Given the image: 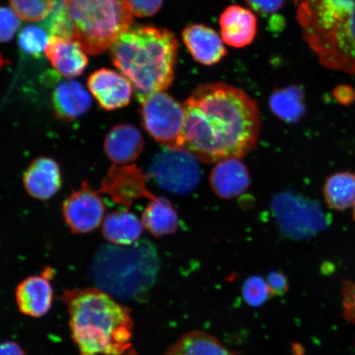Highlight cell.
<instances>
[{
  "mask_svg": "<svg viewBox=\"0 0 355 355\" xmlns=\"http://www.w3.org/2000/svg\"><path fill=\"white\" fill-rule=\"evenodd\" d=\"M180 149L200 162L241 158L254 149L261 128L257 102L241 89L222 83L198 87L184 103Z\"/></svg>",
  "mask_w": 355,
  "mask_h": 355,
  "instance_id": "6da1fadb",
  "label": "cell"
},
{
  "mask_svg": "<svg viewBox=\"0 0 355 355\" xmlns=\"http://www.w3.org/2000/svg\"><path fill=\"white\" fill-rule=\"evenodd\" d=\"M69 325L80 355H121L132 346L130 309L99 288L66 291Z\"/></svg>",
  "mask_w": 355,
  "mask_h": 355,
  "instance_id": "7a4b0ae2",
  "label": "cell"
},
{
  "mask_svg": "<svg viewBox=\"0 0 355 355\" xmlns=\"http://www.w3.org/2000/svg\"><path fill=\"white\" fill-rule=\"evenodd\" d=\"M177 51L178 41L170 31L137 26L118 38L111 47V56L141 102L171 85Z\"/></svg>",
  "mask_w": 355,
  "mask_h": 355,
  "instance_id": "3957f363",
  "label": "cell"
},
{
  "mask_svg": "<svg viewBox=\"0 0 355 355\" xmlns=\"http://www.w3.org/2000/svg\"><path fill=\"white\" fill-rule=\"evenodd\" d=\"M306 43L324 68L355 75V0H299Z\"/></svg>",
  "mask_w": 355,
  "mask_h": 355,
  "instance_id": "277c9868",
  "label": "cell"
},
{
  "mask_svg": "<svg viewBox=\"0 0 355 355\" xmlns=\"http://www.w3.org/2000/svg\"><path fill=\"white\" fill-rule=\"evenodd\" d=\"M157 248L148 241L131 245H105L93 259L91 275L99 290L128 300L144 298L159 272Z\"/></svg>",
  "mask_w": 355,
  "mask_h": 355,
  "instance_id": "5b68a950",
  "label": "cell"
},
{
  "mask_svg": "<svg viewBox=\"0 0 355 355\" xmlns=\"http://www.w3.org/2000/svg\"><path fill=\"white\" fill-rule=\"evenodd\" d=\"M64 7L72 40L92 55L109 50L132 24L127 0H64Z\"/></svg>",
  "mask_w": 355,
  "mask_h": 355,
  "instance_id": "8992f818",
  "label": "cell"
},
{
  "mask_svg": "<svg viewBox=\"0 0 355 355\" xmlns=\"http://www.w3.org/2000/svg\"><path fill=\"white\" fill-rule=\"evenodd\" d=\"M141 119L149 135L167 148L180 149L185 112L181 105L167 93H154L141 101Z\"/></svg>",
  "mask_w": 355,
  "mask_h": 355,
  "instance_id": "52a82bcc",
  "label": "cell"
},
{
  "mask_svg": "<svg viewBox=\"0 0 355 355\" xmlns=\"http://www.w3.org/2000/svg\"><path fill=\"white\" fill-rule=\"evenodd\" d=\"M148 175L162 189L180 195L196 189L200 180L197 158L179 148H166L155 155Z\"/></svg>",
  "mask_w": 355,
  "mask_h": 355,
  "instance_id": "ba28073f",
  "label": "cell"
},
{
  "mask_svg": "<svg viewBox=\"0 0 355 355\" xmlns=\"http://www.w3.org/2000/svg\"><path fill=\"white\" fill-rule=\"evenodd\" d=\"M62 210L67 225L73 233L87 234L101 225L105 207L99 193L83 183L65 199Z\"/></svg>",
  "mask_w": 355,
  "mask_h": 355,
  "instance_id": "9c48e42d",
  "label": "cell"
},
{
  "mask_svg": "<svg viewBox=\"0 0 355 355\" xmlns=\"http://www.w3.org/2000/svg\"><path fill=\"white\" fill-rule=\"evenodd\" d=\"M101 191L126 207L141 198H157L146 189L145 176L135 166H111L102 180Z\"/></svg>",
  "mask_w": 355,
  "mask_h": 355,
  "instance_id": "30bf717a",
  "label": "cell"
},
{
  "mask_svg": "<svg viewBox=\"0 0 355 355\" xmlns=\"http://www.w3.org/2000/svg\"><path fill=\"white\" fill-rule=\"evenodd\" d=\"M87 86L104 110H115L130 104L132 84L126 77L115 71L107 69L96 71L89 77Z\"/></svg>",
  "mask_w": 355,
  "mask_h": 355,
  "instance_id": "8fae6325",
  "label": "cell"
},
{
  "mask_svg": "<svg viewBox=\"0 0 355 355\" xmlns=\"http://www.w3.org/2000/svg\"><path fill=\"white\" fill-rule=\"evenodd\" d=\"M272 210L279 225L291 236H303L310 232L314 217H310L313 211L303 199L292 196L290 193H281L272 200Z\"/></svg>",
  "mask_w": 355,
  "mask_h": 355,
  "instance_id": "7c38bea8",
  "label": "cell"
},
{
  "mask_svg": "<svg viewBox=\"0 0 355 355\" xmlns=\"http://www.w3.org/2000/svg\"><path fill=\"white\" fill-rule=\"evenodd\" d=\"M24 184L33 198L46 201L58 193L62 186V175L59 165L51 158L35 159L26 168Z\"/></svg>",
  "mask_w": 355,
  "mask_h": 355,
  "instance_id": "4fadbf2b",
  "label": "cell"
},
{
  "mask_svg": "<svg viewBox=\"0 0 355 355\" xmlns=\"http://www.w3.org/2000/svg\"><path fill=\"white\" fill-rule=\"evenodd\" d=\"M210 183L217 196L224 199L237 198L250 187V173L238 158L223 159L212 168Z\"/></svg>",
  "mask_w": 355,
  "mask_h": 355,
  "instance_id": "5bb4252c",
  "label": "cell"
},
{
  "mask_svg": "<svg viewBox=\"0 0 355 355\" xmlns=\"http://www.w3.org/2000/svg\"><path fill=\"white\" fill-rule=\"evenodd\" d=\"M184 42L191 55L198 63L213 65L218 63L227 54V51L218 34L207 26L195 24L184 30Z\"/></svg>",
  "mask_w": 355,
  "mask_h": 355,
  "instance_id": "9a60e30c",
  "label": "cell"
},
{
  "mask_svg": "<svg viewBox=\"0 0 355 355\" xmlns=\"http://www.w3.org/2000/svg\"><path fill=\"white\" fill-rule=\"evenodd\" d=\"M44 52L52 66L64 78L79 76L88 64L85 51L73 40L53 35Z\"/></svg>",
  "mask_w": 355,
  "mask_h": 355,
  "instance_id": "2e32d148",
  "label": "cell"
},
{
  "mask_svg": "<svg viewBox=\"0 0 355 355\" xmlns=\"http://www.w3.org/2000/svg\"><path fill=\"white\" fill-rule=\"evenodd\" d=\"M53 288L47 272L42 276H33L21 282L16 291V300L20 312L33 318H41L50 311Z\"/></svg>",
  "mask_w": 355,
  "mask_h": 355,
  "instance_id": "e0dca14e",
  "label": "cell"
},
{
  "mask_svg": "<svg viewBox=\"0 0 355 355\" xmlns=\"http://www.w3.org/2000/svg\"><path fill=\"white\" fill-rule=\"evenodd\" d=\"M144 146V137L135 126H115L105 137L104 148L111 161L121 166L130 165L139 158Z\"/></svg>",
  "mask_w": 355,
  "mask_h": 355,
  "instance_id": "ac0fdd59",
  "label": "cell"
},
{
  "mask_svg": "<svg viewBox=\"0 0 355 355\" xmlns=\"http://www.w3.org/2000/svg\"><path fill=\"white\" fill-rule=\"evenodd\" d=\"M221 37L225 44L235 48L250 44L255 37L257 19L254 13L241 6H230L220 19Z\"/></svg>",
  "mask_w": 355,
  "mask_h": 355,
  "instance_id": "d6986e66",
  "label": "cell"
},
{
  "mask_svg": "<svg viewBox=\"0 0 355 355\" xmlns=\"http://www.w3.org/2000/svg\"><path fill=\"white\" fill-rule=\"evenodd\" d=\"M52 104L58 118L71 121L90 110L92 98L81 83L65 81L55 87L52 94Z\"/></svg>",
  "mask_w": 355,
  "mask_h": 355,
  "instance_id": "ffe728a7",
  "label": "cell"
},
{
  "mask_svg": "<svg viewBox=\"0 0 355 355\" xmlns=\"http://www.w3.org/2000/svg\"><path fill=\"white\" fill-rule=\"evenodd\" d=\"M143 230V222L128 211L110 213L102 226V234L106 241L122 246L131 245L137 242Z\"/></svg>",
  "mask_w": 355,
  "mask_h": 355,
  "instance_id": "44dd1931",
  "label": "cell"
},
{
  "mask_svg": "<svg viewBox=\"0 0 355 355\" xmlns=\"http://www.w3.org/2000/svg\"><path fill=\"white\" fill-rule=\"evenodd\" d=\"M165 355H238L210 334L192 331L182 336Z\"/></svg>",
  "mask_w": 355,
  "mask_h": 355,
  "instance_id": "7402d4cb",
  "label": "cell"
},
{
  "mask_svg": "<svg viewBox=\"0 0 355 355\" xmlns=\"http://www.w3.org/2000/svg\"><path fill=\"white\" fill-rule=\"evenodd\" d=\"M141 222L157 238L175 233L179 226V218L171 203L166 198L157 197L150 200L145 208Z\"/></svg>",
  "mask_w": 355,
  "mask_h": 355,
  "instance_id": "603a6c76",
  "label": "cell"
},
{
  "mask_svg": "<svg viewBox=\"0 0 355 355\" xmlns=\"http://www.w3.org/2000/svg\"><path fill=\"white\" fill-rule=\"evenodd\" d=\"M270 107L283 121H299L306 112L304 93L296 86L279 89L270 97Z\"/></svg>",
  "mask_w": 355,
  "mask_h": 355,
  "instance_id": "cb8c5ba5",
  "label": "cell"
},
{
  "mask_svg": "<svg viewBox=\"0 0 355 355\" xmlns=\"http://www.w3.org/2000/svg\"><path fill=\"white\" fill-rule=\"evenodd\" d=\"M323 193L333 209H347L355 202V175L349 172L336 173L328 178Z\"/></svg>",
  "mask_w": 355,
  "mask_h": 355,
  "instance_id": "d4e9b609",
  "label": "cell"
},
{
  "mask_svg": "<svg viewBox=\"0 0 355 355\" xmlns=\"http://www.w3.org/2000/svg\"><path fill=\"white\" fill-rule=\"evenodd\" d=\"M12 10L19 19L40 21L48 19L55 6V0H10Z\"/></svg>",
  "mask_w": 355,
  "mask_h": 355,
  "instance_id": "484cf974",
  "label": "cell"
},
{
  "mask_svg": "<svg viewBox=\"0 0 355 355\" xmlns=\"http://www.w3.org/2000/svg\"><path fill=\"white\" fill-rule=\"evenodd\" d=\"M49 32L46 26H28L21 30L19 37L21 50L29 55L39 57L46 51L49 41Z\"/></svg>",
  "mask_w": 355,
  "mask_h": 355,
  "instance_id": "4316f807",
  "label": "cell"
},
{
  "mask_svg": "<svg viewBox=\"0 0 355 355\" xmlns=\"http://www.w3.org/2000/svg\"><path fill=\"white\" fill-rule=\"evenodd\" d=\"M242 291L244 301L252 307H259L272 295L268 282L257 276L248 278L244 282Z\"/></svg>",
  "mask_w": 355,
  "mask_h": 355,
  "instance_id": "83f0119b",
  "label": "cell"
},
{
  "mask_svg": "<svg viewBox=\"0 0 355 355\" xmlns=\"http://www.w3.org/2000/svg\"><path fill=\"white\" fill-rule=\"evenodd\" d=\"M19 19L10 8L0 7V42L11 41L21 25Z\"/></svg>",
  "mask_w": 355,
  "mask_h": 355,
  "instance_id": "f1b7e54d",
  "label": "cell"
},
{
  "mask_svg": "<svg viewBox=\"0 0 355 355\" xmlns=\"http://www.w3.org/2000/svg\"><path fill=\"white\" fill-rule=\"evenodd\" d=\"M343 317L345 321L355 324V282L343 283Z\"/></svg>",
  "mask_w": 355,
  "mask_h": 355,
  "instance_id": "f546056e",
  "label": "cell"
},
{
  "mask_svg": "<svg viewBox=\"0 0 355 355\" xmlns=\"http://www.w3.org/2000/svg\"><path fill=\"white\" fill-rule=\"evenodd\" d=\"M133 15L139 17H150L158 12L163 0H127Z\"/></svg>",
  "mask_w": 355,
  "mask_h": 355,
  "instance_id": "4dcf8cb0",
  "label": "cell"
},
{
  "mask_svg": "<svg viewBox=\"0 0 355 355\" xmlns=\"http://www.w3.org/2000/svg\"><path fill=\"white\" fill-rule=\"evenodd\" d=\"M246 2L257 13L268 15L281 10L284 0H246Z\"/></svg>",
  "mask_w": 355,
  "mask_h": 355,
  "instance_id": "1f68e13d",
  "label": "cell"
},
{
  "mask_svg": "<svg viewBox=\"0 0 355 355\" xmlns=\"http://www.w3.org/2000/svg\"><path fill=\"white\" fill-rule=\"evenodd\" d=\"M270 293L272 295L282 296L288 290L287 278L279 272H272L268 274L266 279Z\"/></svg>",
  "mask_w": 355,
  "mask_h": 355,
  "instance_id": "d6a6232c",
  "label": "cell"
},
{
  "mask_svg": "<svg viewBox=\"0 0 355 355\" xmlns=\"http://www.w3.org/2000/svg\"><path fill=\"white\" fill-rule=\"evenodd\" d=\"M334 96L340 104L349 105L355 99V91L350 86H339L335 88Z\"/></svg>",
  "mask_w": 355,
  "mask_h": 355,
  "instance_id": "836d02e7",
  "label": "cell"
},
{
  "mask_svg": "<svg viewBox=\"0 0 355 355\" xmlns=\"http://www.w3.org/2000/svg\"><path fill=\"white\" fill-rule=\"evenodd\" d=\"M0 355H25L19 344L3 343L0 344Z\"/></svg>",
  "mask_w": 355,
  "mask_h": 355,
  "instance_id": "e575fe53",
  "label": "cell"
},
{
  "mask_svg": "<svg viewBox=\"0 0 355 355\" xmlns=\"http://www.w3.org/2000/svg\"><path fill=\"white\" fill-rule=\"evenodd\" d=\"M353 214H354V220H355V202H354V206H353Z\"/></svg>",
  "mask_w": 355,
  "mask_h": 355,
  "instance_id": "d590c367",
  "label": "cell"
}]
</instances>
